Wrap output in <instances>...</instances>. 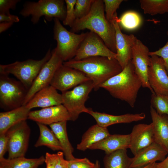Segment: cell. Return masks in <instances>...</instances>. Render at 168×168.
<instances>
[{"label":"cell","instance_id":"obj_11","mask_svg":"<svg viewBox=\"0 0 168 168\" xmlns=\"http://www.w3.org/2000/svg\"><path fill=\"white\" fill-rule=\"evenodd\" d=\"M96 56H103L116 59V54L105 44L101 38L90 31L80 44L75 57L72 59L78 60Z\"/></svg>","mask_w":168,"mask_h":168},{"label":"cell","instance_id":"obj_45","mask_svg":"<svg viewBox=\"0 0 168 168\" xmlns=\"http://www.w3.org/2000/svg\"><path fill=\"white\" fill-rule=\"evenodd\" d=\"M95 168H100V165L99 161L98 160H96L95 163Z\"/></svg>","mask_w":168,"mask_h":168},{"label":"cell","instance_id":"obj_36","mask_svg":"<svg viewBox=\"0 0 168 168\" xmlns=\"http://www.w3.org/2000/svg\"><path fill=\"white\" fill-rule=\"evenodd\" d=\"M168 35V31L167 32ZM149 55H156L163 59L165 67L168 75V40L166 44L159 50L153 52H149Z\"/></svg>","mask_w":168,"mask_h":168},{"label":"cell","instance_id":"obj_40","mask_svg":"<svg viewBox=\"0 0 168 168\" xmlns=\"http://www.w3.org/2000/svg\"><path fill=\"white\" fill-rule=\"evenodd\" d=\"M58 159L54 168H68V161L64 158V155L62 152L57 153Z\"/></svg>","mask_w":168,"mask_h":168},{"label":"cell","instance_id":"obj_20","mask_svg":"<svg viewBox=\"0 0 168 168\" xmlns=\"http://www.w3.org/2000/svg\"><path fill=\"white\" fill-rule=\"evenodd\" d=\"M95 120L96 124L103 128L120 123H129L144 119L146 115L144 113H127L119 115H111L105 113L94 111L89 109L87 113Z\"/></svg>","mask_w":168,"mask_h":168},{"label":"cell","instance_id":"obj_27","mask_svg":"<svg viewBox=\"0 0 168 168\" xmlns=\"http://www.w3.org/2000/svg\"><path fill=\"white\" fill-rule=\"evenodd\" d=\"M132 158L128 155L126 149H121L106 154L103 159L104 168H130Z\"/></svg>","mask_w":168,"mask_h":168},{"label":"cell","instance_id":"obj_41","mask_svg":"<svg viewBox=\"0 0 168 168\" xmlns=\"http://www.w3.org/2000/svg\"><path fill=\"white\" fill-rule=\"evenodd\" d=\"M20 21L19 17L16 15L10 14L0 13V22H17Z\"/></svg>","mask_w":168,"mask_h":168},{"label":"cell","instance_id":"obj_30","mask_svg":"<svg viewBox=\"0 0 168 168\" xmlns=\"http://www.w3.org/2000/svg\"><path fill=\"white\" fill-rule=\"evenodd\" d=\"M118 21L119 25L124 29L129 30L137 28L142 22L140 16L133 11H128L124 13Z\"/></svg>","mask_w":168,"mask_h":168},{"label":"cell","instance_id":"obj_14","mask_svg":"<svg viewBox=\"0 0 168 168\" xmlns=\"http://www.w3.org/2000/svg\"><path fill=\"white\" fill-rule=\"evenodd\" d=\"M89 80L82 72L63 64L56 71L50 85L63 92Z\"/></svg>","mask_w":168,"mask_h":168},{"label":"cell","instance_id":"obj_39","mask_svg":"<svg viewBox=\"0 0 168 168\" xmlns=\"http://www.w3.org/2000/svg\"><path fill=\"white\" fill-rule=\"evenodd\" d=\"M8 150V140L6 133L0 134V159L4 158Z\"/></svg>","mask_w":168,"mask_h":168},{"label":"cell","instance_id":"obj_22","mask_svg":"<svg viewBox=\"0 0 168 168\" xmlns=\"http://www.w3.org/2000/svg\"><path fill=\"white\" fill-rule=\"evenodd\" d=\"M130 141V134H110L103 140L92 145L89 149L102 150L106 154H108L119 150L129 148Z\"/></svg>","mask_w":168,"mask_h":168},{"label":"cell","instance_id":"obj_28","mask_svg":"<svg viewBox=\"0 0 168 168\" xmlns=\"http://www.w3.org/2000/svg\"><path fill=\"white\" fill-rule=\"evenodd\" d=\"M39 130L40 135L34 146L37 147L45 146L53 151H62V148L55 134L46 125L36 123Z\"/></svg>","mask_w":168,"mask_h":168},{"label":"cell","instance_id":"obj_35","mask_svg":"<svg viewBox=\"0 0 168 168\" xmlns=\"http://www.w3.org/2000/svg\"><path fill=\"white\" fill-rule=\"evenodd\" d=\"M68 168H95V163L91 162L88 158H76L68 161Z\"/></svg>","mask_w":168,"mask_h":168},{"label":"cell","instance_id":"obj_33","mask_svg":"<svg viewBox=\"0 0 168 168\" xmlns=\"http://www.w3.org/2000/svg\"><path fill=\"white\" fill-rule=\"evenodd\" d=\"M123 0H103L105 5V17L109 22L112 23L114 17L117 13L116 10Z\"/></svg>","mask_w":168,"mask_h":168},{"label":"cell","instance_id":"obj_15","mask_svg":"<svg viewBox=\"0 0 168 168\" xmlns=\"http://www.w3.org/2000/svg\"><path fill=\"white\" fill-rule=\"evenodd\" d=\"M28 119L49 125L58 122L70 120L69 114L63 104L30 111Z\"/></svg>","mask_w":168,"mask_h":168},{"label":"cell","instance_id":"obj_16","mask_svg":"<svg viewBox=\"0 0 168 168\" xmlns=\"http://www.w3.org/2000/svg\"><path fill=\"white\" fill-rule=\"evenodd\" d=\"M130 134L129 148L134 156L154 142L152 123L148 124H139L135 125Z\"/></svg>","mask_w":168,"mask_h":168},{"label":"cell","instance_id":"obj_12","mask_svg":"<svg viewBox=\"0 0 168 168\" xmlns=\"http://www.w3.org/2000/svg\"><path fill=\"white\" fill-rule=\"evenodd\" d=\"M63 62L54 49L52 51L51 57L42 67L28 90L23 105H25L37 92L50 85L56 71Z\"/></svg>","mask_w":168,"mask_h":168},{"label":"cell","instance_id":"obj_13","mask_svg":"<svg viewBox=\"0 0 168 168\" xmlns=\"http://www.w3.org/2000/svg\"><path fill=\"white\" fill-rule=\"evenodd\" d=\"M150 56L147 78L149 85L156 94L168 96V75L162 58Z\"/></svg>","mask_w":168,"mask_h":168},{"label":"cell","instance_id":"obj_31","mask_svg":"<svg viewBox=\"0 0 168 168\" xmlns=\"http://www.w3.org/2000/svg\"><path fill=\"white\" fill-rule=\"evenodd\" d=\"M151 106L160 114L168 115V96L152 93Z\"/></svg>","mask_w":168,"mask_h":168},{"label":"cell","instance_id":"obj_24","mask_svg":"<svg viewBox=\"0 0 168 168\" xmlns=\"http://www.w3.org/2000/svg\"><path fill=\"white\" fill-rule=\"evenodd\" d=\"M110 134L107 128L102 127L97 124L93 125L83 134L81 142L77 145V149L84 151Z\"/></svg>","mask_w":168,"mask_h":168},{"label":"cell","instance_id":"obj_2","mask_svg":"<svg viewBox=\"0 0 168 168\" xmlns=\"http://www.w3.org/2000/svg\"><path fill=\"white\" fill-rule=\"evenodd\" d=\"M63 64L84 73L92 81L95 91L100 88L101 85L108 80L123 70L116 59L103 56L91 57L78 60L72 59L63 62Z\"/></svg>","mask_w":168,"mask_h":168},{"label":"cell","instance_id":"obj_43","mask_svg":"<svg viewBox=\"0 0 168 168\" xmlns=\"http://www.w3.org/2000/svg\"><path fill=\"white\" fill-rule=\"evenodd\" d=\"M157 168H168V155L162 161L157 163Z\"/></svg>","mask_w":168,"mask_h":168},{"label":"cell","instance_id":"obj_8","mask_svg":"<svg viewBox=\"0 0 168 168\" xmlns=\"http://www.w3.org/2000/svg\"><path fill=\"white\" fill-rule=\"evenodd\" d=\"M93 88V82L89 80L80 84L71 90L62 92L63 105L69 114L70 120H76L82 113H88L89 109L85 106V103Z\"/></svg>","mask_w":168,"mask_h":168},{"label":"cell","instance_id":"obj_44","mask_svg":"<svg viewBox=\"0 0 168 168\" xmlns=\"http://www.w3.org/2000/svg\"><path fill=\"white\" fill-rule=\"evenodd\" d=\"M157 163L155 162L150 164L142 168H157Z\"/></svg>","mask_w":168,"mask_h":168},{"label":"cell","instance_id":"obj_37","mask_svg":"<svg viewBox=\"0 0 168 168\" xmlns=\"http://www.w3.org/2000/svg\"><path fill=\"white\" fill-rule=\"evenodd\" d=\"M19 0H0V13L10 14V9H16L17 4L20 2Z\"/></svg>","mask_w":168,"mask_h":168},{"label":"cell","instance_id":"obj_6","mask_svg":"<svg viewBox=\"0 0 168 168\" xmlns=\"http://www.w3.org/2000/svg\"><path fill=\"white\" fill-rule=\"evenodd\" d=\"M53 20L54 38L57 42V46L54 49L56 53L63 62L72 59L75 57L87 32L77 34L69 31L59 19L55 18Z\"/></svg>","mask_w":168,"mask_h":168},{"label":"cell","instance_id":"obj_25","mask_svg":"<svg viewBox=\"0 0 168 168\" xmlns=\"http://www.w3.org/2000/svg\"><path fill=\"white\" fill-rule=\"evenodd\" d=\"M67 121H64L53 123L49 126L59 142L65 159L67 161H70L75 158L73 155L74 149L68 138Z\"/></svg>","mask_w":168,"mask_h":168},{"label":"cell","instance_id":"obj_21","mask_svg":"<svg viewBox=\"0 0 168 168\" xmlns=\"http://www.w3.org/2000/svg\"><path fill=\"white\" fill-rule=\"evenodd\" d=\"M150 113L153 125L154 142L168 152V115L158 114L151 106Z\"/></svg>","mask_w":168,"mask_h":168},{"label":"cell","instance_id":"obj_32","mask_svg":"<svg viewBox=\"0 0 168 168\" xmlns=\"http://www.w3.org/2000/svg\"><path fill=\"white\" fill-rule=\"evenodd\" d=\"M94 0H77L75 6L76 19L83 18L89 12Z\"/></svg>","mask_w":168,"mask_h":168},{"label":"cell","instance_id":"obj_38","mask_svg":"<svg viewBox=\"0 0 168 168\" xmlns=\"http://www.w3.org/2000/svg\"><path fill=\"white\" fill-rule=\"evenodd\" d=\"M46 168H54L58 159V155L46 152L45 156Z\"/></svg>","mask_w":168,"mask_h":168},{"label":"cell","instance_id":"obj_23","mask_svg":"<svg viewBox=\"0 0 168 168\" xmlns=\"http://www.w3.org/2000/svg\"><path fill=\"white\" fill-rule=\"evenodd\" d=\"M30 110L25 105L0 113V134L6 133L12 126L28 119Z\"/></svg>","mask_w":168,"mask_h":168},{"label":"cell","instance_id":"obj_5","mask_svg":"<svg viewBox=\"0 0 168 168\" xmlns=\"http://www.w3.org/2000/svg\"><path fill=\"white\" fill-rule=\"evenodd\" d=\"M52 51L49 49L41 59H31L16 61L7 64L0 65V74H12L16 77L28 90L44 64L51 57Z\"/></svg>","mask_w":168,"mask_h":168},{"label":"cell","instance_id":"obj_4","mask_svg":"<svg viewBox=\"0 0 168 168\" xmlns=\"http://www.w3.org/2000/svg\"><path fill=\"white\" fill-rule=\"evenodd\" d=\"M63 0H40L27 2L19 14L24 17L31 16V21L37 24L40 17L44 16L48 21L56 18L63 21L66 15V6Z\"/></svg>","mask_w":168,"mask_h":168},{"label":"cell","instance_id":"obj_26","mask_svg":"<svg viewBox=\"0 0 168 168\" xmlns=\"http://www.w3.org/2000/svg\"><path fill=\"white\" fill-rule=\"evenodd\" d=\"M43 156L35 158H27L25 156L10 159L4 157L0 159V168H38L45 163Z\"/></svg>","mask_w":168,"mask_h":168},{"label":"cell","instance_id":"obj_7","mask_svg":"<svg viewBox=\"0 0 168 168\" xmlns=\"http://www.w3.org/2000/svg\"><path fill=\"white\" fill-rule=\"evenodd\" d=\"M0 74V107L6 111L23 105L28 90L20 81Z\"/></svg>","mask_w":168,"mask_h":168},{"label":"cell","instance_id":"obj_17","mask_svg":"<svg viewBox=\"0 0 168 168\" xmlns=\"http://www.w3.org/2000/svg\"><path fill=\"white\" fill-rule=\"evenodd\" d=\"M116 13L112 23L115 30L117 56L116 59L123 69L132 59V48L130 35H128L121 31Z\"/></svg>","mask_w":168,"mask_h":168},{"label":"cell","instance_id":"obj_3","mask_svg":"<svg viewBox=\"0 0 168 168\" xmlns=\"http://www.w3.org/2000/svg\"><path fill=\"white\" fill-rule=\"evenodd\" d=\"M142 83L130 61L122 71L110 78L100 86L113 97L125 101L131 107H134L138 92Z\"/></svg>","mask_w":168,"mask_h":168},{"label":"cell","instance_id":"obj_18","mask_svg":"<svg viewBox=\"0 0 168 168\" xmlns=\"http://www.w3.org/2000/svg\"><path fill=\"white\" fill-rule=\"evenodd\" d=\"M167 154L168 152L166 150L154 142L132 158L130 168H142L157 161H162Z\"/></svg>","mask_w":168,"mask_h":168},{"label":"cell","instance_id":"obj_1","mask_svg":"<svg viewBox=\"0 0 168 168\" xmlns=\"http://www.w3.org/2000/svg\"><path fill=\"white\" fill-rule=\"evenodd\" d=\"M103 0H94L89 13L77 19L70 31L76 33L87 29L99 36L106 45L116 53L115 30L112 23L107 20Z\"/></svg>","mask_w":168,"mask_h":168},{"label":"cell","instance_id":"obj_42","mask_svg":"<svg viewBox=\"0 0 168 168\" xmlns=\"http://www.w3.org/2000/svg\"><path fill=\"white\" fill-rule=\"evenodd\" d=\"M13 23L11 22H2L0 23V33L5 31L13 24Z\"/></svg>","mask_w":168,"mask_h":168},{"label":"cell","instance_id":"obj_29","mask_svg":"<svg viewBox=\"0 0 168 168\" xmlns=\"http://www.w3.org/2000/svg\"><path fill=\"white\" fill-rule=\"evenodd\" d=\"M140 2L145 14L154 15L168 12V0H140Z\"/></svg>","mask_w":168,"mask_h":168},{"label":"cell","instance_id":"obj_10","mask_svg":"<svg viewBox=\"0 0 168 168\" xmlns=\"http://www.w3.org/2000/svg\"><path fill=\"white\" fill-rule=\"evenodd\" d=\"M132 48V61L137 74L141 80L142 87L149 89L152 93L154 92L151 87L147 78L150 56L148 47L134 35L131 34Z\"/></svg>","mask_w":168,"mask_h":168},{"label":"cell","instance_id":"obj_19","mask_svg":"<svg viewBox=\"0 0 168 168\" xmlns=\"http://www.w3.org/2000/svg\"><path fill=\"white\" fill-rule=\"evenodd\" d=\"M62 94L50 85L37 92L25 105L30 110L36 107L45 108L63 104Z\"/></svg>","mask_w":168,"mask_h":168},{"label":"cell","instance_id":"obj_9","mask_svg":"<svg viewBox=\"0 0 168 168\" xmlns=\"http://www.w3.org/2000/svg\"><path fill=\"white\" fill-rule=\"evenodd\" d=\"M30 129L26 120L11 127L6 133L8 140V158L25 156L28 149Z\"/></svg>","mask_w":168,"mask_h":168},{"label":"cell","instance_id":"obj_34","mask_svg":"<svg viewBox=\"0 0 168 168\" xmlns=\"http://www.w3.org/2000/svg\"><path fill=\"white\" fill-rule=\"evenodd\" d=\"M77 0H65L66 6V15L63 21L64 25L69 26L71 28L76 19L75 15V6Z\"/></svg>","mask_w":168,"mask_h":168}]
</instances>
